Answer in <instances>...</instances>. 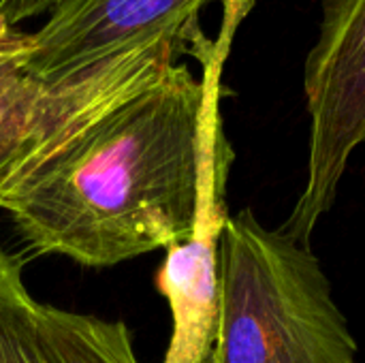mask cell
I'll return each instance as SVG.
<instances>
[{"mask_svg":"<svg viewBox=\"0 0 365 363\" xmlns=\"http://www.w3.org/2000/svg\"><path fill=\"white\" fill-rule=\"evenodd\" d=\"M0 363H139L122 321L36 300L21 263L0 248Z\"/></svg>","mask_w":365,"mask_h":363,"instance_id":"52a82bcc","label":"cell"},{"mask_svg":"<svg viewBox=\"0 0 365 363\" xmlns=\"http://www.w3.org/2000/svg\"><path fill=\"white\" fill-rule=\"evenodd\" d=\"M178 43H154L49 86L30 68L32 39L0 24V208L38 169L171 62Z\"/></svg>","mask_w":365,"mask_h":363,"instance_id":"277c9868","label":"cell"},{"mask_svg":"<svg viewBox=\"0 0 365 363\" xmlns=\"http://www.w3.org/2000/svg\"><path fill=\"white\" fill-rule=\"evenodd\" d=\"M201 64V62H199ZM207 71L171 62L38 169L4 203L24 244L111 267L182 244L197 199Z\"/></svg>","mask_w":365,"mask_h":363,"instance_id":"6da1fadb","label":"cell"},{"mask_svg":"<svg viewBox=\"0 0 365 363\" xmlns=\"http://www.w3.org/2000/svg\"><path fill=\"white\" fill-rule=\"evenodd\" d=\"M212 0H64L30 34V73L49 86L154 43L188 51L199 11Z\"/></svg>","mask_w":365,"mask_h":363,"instance_id":"8992f818","label":"cell"},{"mask_svg":"<svg viewBox=\"0 0 365 363\" xmlns=\"http://www.w3.org/2000/svg\"><path fill=\"white\" fill-rule=\"evenodd\" d=\"M210 363H357V344L310 246L229 216Z\"/></svg>","mask_w":365,"mask_h":363,"instance_id":"7a4b0ae2","label":"cell"},{"mask_svg":"<svg viewBox=\"0 0 365 363\" xmlns=\"http://www.w3.org/2000/svg\"><path fill=\"white\" fill-rule=\"evenodd\" d=\"M255 0H225V17L216 39L195 32L188 53L207 71V94L199 128L197 199L188 237L167 248L156 287L169 304L173 332L165 363H210L218 317L220 242L229 220L227 182L235 152L222 124V73L240 24Z\"/></svg>","mask_w":365,"mask_h":363,"instance_id":"3957f363","label":"cell"},{"mask_svg":"<svg viewBox=\"0 0 365 363\" xmlns=\"http://www.w3.org/2000/svg\"><path fill=\"white\" fill-rule=\"evenodd\" d=\"M319 39L306 58L308 180L282 233L310 246L336 201L353 152L365 141V0H323Z\"/></svg>","mask_w":365,"mask_h":363,"instance_id":"5b68a950","label":"cell"},{"mask_svg":"<svg viewBox=\"0 0 365 363\" xmlns=\"http://www.w3.org/2000/svg\"><path fill=\"white\" fill-rule=\"evenodd\" d=\"M60 2L64 0H0V24L4 26H19L21 21L49 15Z\"/></svg>","mask_w":365,"mask_h":363,"instance_id":"ba28073f","label":"cell"}]
</instances>
